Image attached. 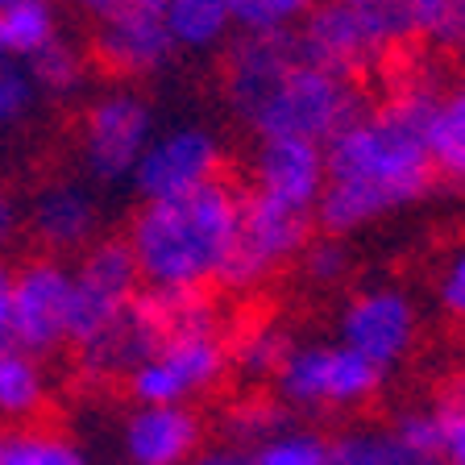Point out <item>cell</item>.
I'll list each match as a JSON object with an SVG mask.
<instances>
[{"label": "cell", "mask_w": 465, "mask_h": 465, "mask_svg": "<svg viewBox=\"0 0 465 465\" xmlns=\"http://www.w3.org/2000/svg\"><path fill=\"white\" fill-rule=\"evenodd\" d=\"M432 411L440 420V457H445V465H465V407L440 399Z\"/></svg>", "instance_id": "32"}, {"label": "cell", "mask_w": 465, "mask_h": 465, "mask_svg": "<svg viewBox=\"0 0 465 465\" xmlns=\"http://www.w3.org/2000/svg\"><path fill=\"white\" fill-rule=\"evenodd\" d=\"M221 166H224L221 142L208 129L183 125L145 145L142 163L134 166L129 179L142 192V200H171V195L195 192V187L221 179Z\"/></svg>", "instance_id": "11"}, {"label": "cell", "mask_w": 465, "mask_h": 465, "mask_svg": "<svg viewBox=\"0 0 465 465\" xmlns=\"http://www.w3.org/2000/svg\"><path fill=\"white\" fill-rule=\"evenodd\" d=\"M436 295H440V308H445L449 316L465 320V253H457V258L445 266Z\"/></svg>", "instance_id": "34"}, {"label": "cell", "mask_w": 465, "mask_h": 465, "mask_svg": "<svg viewBox=\"0 0 465 465\" xmlns=\"http://www.w3.org/2000/svg\"><path fill=\"white\" fill-rule=\"evenodd\" d=\"M295 34H300L303 54L316 67H329L349 79H358L361 71H370L378 58L387 54V42L378 38L374 25L349 0H324V5H316Z\"/></svg>", "instance_id": "13"}, {"label": "cell", "mask_w": 465, "mask_h": 465, "mask_svg": "<svg viewBox=\"0 0 465 465\" xmlns=\"http://www.w3.org/2000/svg\"><path fill=\"white\" fill-rule=\"evenodd\" d=\"M42 378L34 370V361L21 353V349H0V416L17 420L13 432L0 436H58L50 428H42Z\"/></svg>", "instance_id": "20"}, {"label": "cell", "mask_w": 465, "mask_h": 465, "mask_svg": "<svg viewBox=\"0 0 465 465\" xmlns=\"http://www.w3.org/2000/svg\"><path fill=\"white\" fill-rule=\"evenodd\" d=\"M242 224V192L213 179L171 200H145L129 221V250L150 287H203L229 262Z\"/></svg>", "instance_id": "2"}, {"label": "cell", "mask_w": 465, "mask_h": 465, "mask_svg": "<svg viewBox=\"0 0 465 465\" xmlns=\"http://www.w3.org/2000/svg\"><path fill=\"white\" fill-rule=\"evenodd\" d=\"M200 440L203 428L187 407H142L125 424V449L137 465H187Z\"/></svg>", "instance_id": "16"}, {"label": "cell", "mask_w": 465, "mask_h": 465, "mask_svg": "<svg viewBox=\"0 0 465 465\" xmlns=\"http://www.w3.org/2000/svg\"><path fill=\"white\" fill-rule=\"evenodd\" d=\"M420 316L416 303L399 287H366L341 308L337 320V345L353 349L358 358L387 374L395 361H403L416 345Z\"/></svg>", "instance_id": "8"}, {"label": "cell", "mask_w": 465, "mask_h": 465, "mask_svg": "<svg viewBox=\"0 0 465 465\" xmlns=\"http://www.w3.org/2000/svg\"><path fill=\"white\" fill-rule=\"evenodd\" d=\"M29 67H34V79H38L46 92H58V96L71 92V87L84 79V58L58 38H50L42 50H34V54H29Z\"/></svg>", "instance_id": "29"}, {"label": "cell", "mask_w": 465, "mask_h": 465, "mask_svg": "<svg viewBox=\"0 0 465 465\" xmlns=\"http://www.w3.org/2000/svg\"><path fill=\"white\" fill-rule=\"evenodd\" d=\"M67 308H71V274L54 262H29L13 274L9 332L21 353H50L67 341Z\"/></svg>", "instance_id": "12"}, {"label": "cell", "mask_w": 465, "mask_h": 465, "mask_svg": "<svg viewBox=\"0 0 465 465\" xmlns=\"http://www.w3.org/2000/svg\"><path fill=\"white\" fill-rule=\"evenodd\" d=\"M166 29H171L174 46H216L229 38L232 29V5L229 0H163Z\"/></svg>", "instance_id": "24"}, {"label": "cell", "mask_w": 465, "mask_h": 465, "mask_svg": "<svg viewBox=\"0 0 465 465\" xmlns=\"http://www.w3.org/2000/svg\"><path fill=\"white\" fill-rule=\"evenodd\" d=\"M9 303H13V271L0 266V349H17L9 332Z\"/></svg>", "instance_id": "36"}, {"label": "cell", "mask_w": 465, "mask_h": 465, "mask_svg": "<svg viewBox=\"0 0 465 465\" xmlns=\"http://www.w3.org/2000/svg\"><path fill=\"white\" fill-rule=\"evenodd\" d=\"M312 224H316V216L282 208V203H271L253 192H242L237 242H232V253L221 266L216 282H221L224 291L262 287L274 271H282L291 258L303 253V245L312 242Z\"/></svg>", "instance_id": "4"}, {"label": "cell", "mask_w": 465, "mask_h": 465, "mask_svg": "<svg viewBox=\"0 0 465 465\" xmlns=\"http://www.w3.org/2000/svg\"><path fill=\"white\" fill-rule=\"evenodd\" d=\"M142 291V271L125 237L100 242L87 250L79 271L71 274V308H67V345L84 349L134 303Z\"/></svg>", "instance_id": "6"}, {"label": "cell", "mask_w": 465, "mask_h": 465, "mask_svg": "<svg viewBox=\"0 0 465 465\" xmlns=\"http://www.w3.org/2000/svg\"><path fill=\"white\" fill-rule=\"evenodd\" d=\"M291 424V407L282 403L279 395H262V391H250V395H237L224 403L221 411V445H237V449H258L266 440H274L279 432H287Z\"/></svg>", "instance_id": "22"}, {"label": "cell", "mask_w": 465, "mask_h": 465, "mask_svg": "<svg viewBox=\"0 0 465 465\" xmlns=\"http://www.w3.org/2000/svg\"><path fill=\"white\" fill-rule=\"evenodd\" d=\"M29 75L17 67V63H9V58L0 54V121H13V116H21L29 108Z\"/></svg>", "instance_id": "33"}, {"label": "cell", "mask_w": 465, "mask_h": 465, "mask_svg": "<svg viewBox=\"0 0 465 465\" xmlns=\"http://www.w3.org/2000/svg\"><path fill=\"white\" fill-rule=\"evenodd\" d=\"M303 46L295 29H271V34H237L224 50V100L245 125L253 121L266 100L274 96V87L303 63Z\"/></svg>", "instance_id": "9"}, {"label": "cell", "mask_w": 465, "mask_h": 465, "mask_svg": "<svg viewBox=\"0 0 465 465\" xmlns=\"http://www.w3.org/2000/svg\"><path fill=\"white\" fill-rule=\"evenodd\" d=\"M428 158L432 171L465 183V79L440 87L436 108L428 116Z\"/></svg>", "instance_id": "21"}, {"label": "cell", "mask_w": 465, "mask_h": 465, "mask_svg": "<svg viewBox=\"0 0 465 465\" xmlns=\"http://www.w3.org/2000/svg\"><path fill=\"white\" fill-rule=\"evenodd\" d=\"M361 113H366V100H361L358 79L337 75V71L316 67L312 58H303L300 67L274 87V96L253 113L250 129L258 134V142L295 137V142L329 145Z\"/></svg>", "instance_id": "3"}, {"label": "cell", "mask_w": 465, "mask_h": 465, "mask_svg": "<svg viewBox=\"0 0 465 465\" xmlns=\"http://www.w3.org/2000/svg\"><path fill=\"white\" fill-rule=\"evenodd\" d=\"M171 54H174V38L166 29L163 0H134V5H116V9H104L96 17L92 63L104 67L108 75L121 79L154 75Z\"/></svg>", "instance_id": "7"}, {"label": "cell", "mask_w": 465, "mask_h": 465, "mask_svg": "<svg viewBox=\"0 0 465 465\" xmlns=\"http://www.w3.org/2000/svg\"><path fill=\"white\" fill-rule=\"evenodd\" d=\"M224 349H229V366L242 370L245 378H279V370L295 353V341L287 329L258 320V324H242L224 341Z\"/></svg>", "instance_id": "23"}, {"label": "cell", "mask_w": 465, "mask_h": 465, "mask_svg": "<svg viewBox=\"0 0 465 465\" xmlns=\"http://www.w3.org/2000/svg\"><path fill=\"white\" fill-rule=\"evenodd\" d=\"M13 232H17V208L9 195H0V250L13 242Z\"/></svg>", "instance_id": "37"}, {"label": "cell", "mask_w": 465, "mask_h": 465, "mask_svg": "<svg viewBox=\"0 0 465 465\" xmlns=\"http://www.w3.org/2000/svg\"><path fill=\"white\" fill-rule=\"evenodd\" d=\"M332 465H445L440 453L407 445L395 424H358L345 428L337 440H329Z\"/></svg>", "instance_id": "19"}, {"label": "cell", "mask_w": 465, "mask_h": 465, "mask_svg": "<svg viewBox=\"0 0 465 465\" xmlns=\"http://www.w3.org/2000/svg\"><path fill=\"white\" fill-rule=\"evenodd\" d=\"M134 308L145 316V324L154 329L158 345H174V341H200V337H221L216 332V303L203 287H150L134 295Z\"/></svg>", "instance_id": "17"}, {"label": "cell", "mask_w": 465, "mask_h": 465, "mask_svg": "<svg viewBox=\"0 0 465 465\" xmlns=\"http://www.w3.org/2000/svg\"><path fill=\"white\" fill-rule=\"evenodd\" d=\"M229 374V349L221 337L174 341L129 374L125 391L145 407H179L183 399L213 391Z\"/></svg>", "instance_id": "10"}, {"label": "cell", "mask_w": 465, "mask_h": 465, "mask_svg": "<svg viewBox=\"0 0 465 465\" xmlns=\"http://www.w3.org/2000/svg\"><path fill=\"white\" fill-rule=\"evenodd\" d=\"M312 5H324V0H312Z\"/></svg>", "instance_id": "41"}, {"label": "cell", "mask_w": 465, "mask_h": 465, "mask_svg": "<svg viewBox=\"0 0 465 465\" xmlns=\"http://www.w3.org/2000/svg\"><path fill=\"white\" fill-rule=\"evenodd\" d=\"M253 465H332L329 440L316 432H279L253 449Z\"/></svg>", "instance_id": "28"}, {"label": "cell", "mask_w": 465, "mask_h": 465, "mask_svg": "<svg viewBox=\"0 0 465 465\" xmlns=\"http://www.w3.org/2000/svg\"><path fill=\"white\" fill-rule=\"evenodd\" d=\"M436 96L440 87L432 79L403 84L324 145L316 224L329 237H349L428 195L436 179L428 158V116Z\"/></svg>", "instance_id": "1"}, {"label": "cell", "mask_w": 465, "mask_h": 465, "mask_svg": "<svg viewBox=\"0 0 465 465\" xmlns=\"http://www.w3.org/2000/svg\"><path fill=\"white\" fill-rule=\"evenodd\" d=\"M420 38L465 50V0H420Z\"/></svg>", "instance_id": "30"}, {"label": "cell", "mask_w": 465, "mask_h": 465, "mask_svg": "<svg viewBox=\"0 0 465 465\" xmlns=\"http://www.w3.org/2000/svg\"><path fill=\"white\" fill-rule=\"evenodd\" d=\"M150 145V108L142 96L116 92L87 108L84 116V150L100 179H125L142 163Z\"/></svg>", "instance_id": "14"}, {"label": "cell", "mask_w": 465, "mask_h": 465, "mask_svg": "<svg viewBox=\"0 0 465 465\" xmlns=\"http://www.w3.org/2000/svg\"><path fill=\"white\" fill-rule=\"evenodd\" d=\"M96 13H104V9H116V5H134V0H87Z\"/></svg>", "instance_id": "39"}, {"label": "cell", "mask_w": 465, "mask_h": 465, "mask_svg": "<svg viewBox=\"0 0 465 465\" xmlns=\"http://www.w3.org/2000/svg\"><path fill=\"white\" fill-rule=\"evenodd\" d=\"M38 242L54 253H71L96 232V203L79 187H50L38 195V216H34Z\"/></svg>", "instance_id": "18"}, {"label": "cell", "mask_w": 465, "mask_h": 465, "mask_svg": "<svg viewBox=\"0 0 465 465\" xmlns=\"http://www.w3.org/2000/svg\"><path fill=\"white\" fill-rule=\"evenodd\" d=\"M250 179H253L250 183L253 195L316 216V203L324 195V145L295 142V137L258 142Z\"/></svg>", "instance_id": "15"}, {"label": "cell", "mask_w": 465, "mask_h": 465, "mask_svg": "<svg viewBox=\"0 0 465 465\" xmlns=\"http://www.w3.org/2000/svg\"><path fill=\"white\" fill-rule=\"evenodd\" d=\"M274 382L291 411H341L370 403L382 387V370L345 345H295Z\"/></svg>", "instance_id": "5"}, {"label": "cell", "mask_w": 465, "mask_h": 465, "mask_svg": "<svg viewBox=\"0 0 465 465\" xmlns=\"http://www.w3.org/2000/svg\"><path fill=\"white\" fill-rule=\"evenodd\" d=\"M54 34V13L46 0H25L17 9L0 13V54H34L42 50Z\"/></svg>", "instance_id": "25"}, {"label": "cell", "mask_w": 465, "mask_h": 465, "mask_svg": "<svg viewBox=\"0 0 465 465\" xmlns=\"http://www.w3.org/2000/svg\"><path fill=\"white\" fill-rule=\"evenodd\" d=\"M17 5H25V0H0V13H9V9H17Z\"/></svg>", "instance_id": "40"}, {"label": "cell", "mask_w": 465, "mask_h": 465, "mask_svg": "<svg viewBox=\"0 0 465 465\" xmlns=\"http://www.w3.org/2000/svg\"><path fill=\"white\" fill-rule=\"evenodd\" d=\"M0 465H84L63 436H0Z\"/></svg>", "instance_id": "27"}, {"label": "cell", "mask_w": 465, "mask_h": 465, "mask_svg": "<svg viewBox=\"0 0 465 465\" xmlns=\"http://www.w3.org/2000/svg\"><path fill=\"white\" fill-rule=\"evenodd\" d=\"M187 465H253V453L237 445H213V449H203V453H195Z\"/></svg>", "instance_id": "35"}, {"label": "cell", "mask_w": 465, "mask_h": 465, "mask_svg": "<svg viewBox=\"0 0 465 465\" xmlns=\"http://www.w3.org/2000/svg\"><path fill=\"white\" fill-rule=\"evenodd\" d=\"M300 266L316 287H337L349 271V250L341 237H329V232H324V237H312V242L303 245Z\"/></svg>", "instance_id": "31"}, {"label": "cell", "mask_w": 465, "mask_h": 465, "mask_svg": "<svg viewBox=\"0 0 465 465\" xmlns=\"http://www.w3.org/2000/svg\"><path fill=\"white\" fill-rule=\"evenodd\" d=\"M440 399H449V403L465 407V374H461V378H457V382H453V387H449V391H445V395H440Z\"/></svg>", "instance_id": "38"}, {"label": "cell", "mask_w": 465, "mask_h": 465, "mask_svg": "<svg viewBox=\"0 0 465 465\" xmlns=\"http://www.w3.org/2000/svg\"><path fill=\"white\" fill-rule=\"evenodd\" d=\"M232 25L242 34H271V29H291L300 17H308L316 5L312 0H229Z\"/></svg>", "instance_id": "26"}]
</instances>
